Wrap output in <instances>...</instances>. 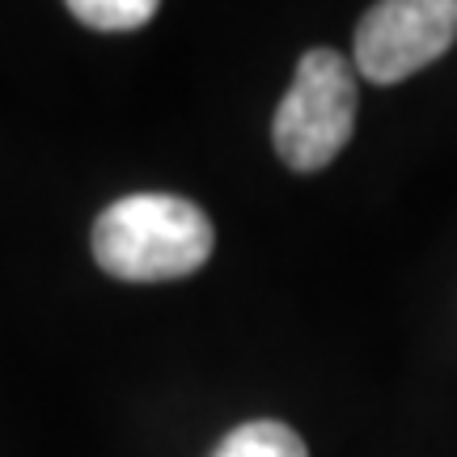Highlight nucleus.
Returning <instances> with one entry per match:
<instances>
[{"label":"nucleus","instance_id":"obj_1","mask_svg":"<svg viewBox=\"0 0 457 457\" xmlns=\"http://www.w3.org/2000/svg\"><path fill=\"white\" fill-rule=\"evenodd\" d=\"M216 245L208 212L182 195L114 199L94 220V259L106 276L128 284H165L199 271Z\"/></svg>","mask_w":457,"mask_h":457},{"label":"nucleus","instance_id":"obj_3","mask_svg":"<svg viewBox=\"0 0 457 457\" xmlns=\"http://www.w3.org/2000/svg\"><path fill=\"white\" fill-rule=\"evenodd\" d=\"M457 43V0H381L356 26V72L398 85Z\"/></svg>","mask_w":457,"mask_h":457},{"label":"nucleus","instance_id":"obj_5","mask_svg":"<svg viewBox=\"0 0 457 457\" xmlns=\"http://www.w3.org/2000/svg\"><path fill=\"white\" fill-rule=\"evenodd\" d=\"M68 13L94 30H140L157 17L153 0H72Z\"/></svg>","mask_w":457,"mask_h":457},{"label":"nucleus","instance_id":"obj_4","mask_svg":"<svg viewBox=\"0 0 457 457\" xmlns=\"http://www.w3.org/2000/svg\"><path fill=\"white\" fill-rule=\"evenodd\" d=\"M212 457H310V449L288 424L250 420V424L233 428L225 441L216 445Z\"/></svg>","mask_w":457,"mask_h":457},{"label":"nucleus","instance_id":"obj_2","mask_svg":"<svg viewBox=\"0 0 457 457\" xmlns=\"http://www.w3.org/2000/svg\"><path fill=\"white\" fill-rule=\"evenodd\" d=\"M356 131V68L347 55L313 47L301 55L296 77L279 102L271 140L288 170L313 174L343 153Z\"/></svg>","mask_w":457,"mask_h":457}]
</instances>
